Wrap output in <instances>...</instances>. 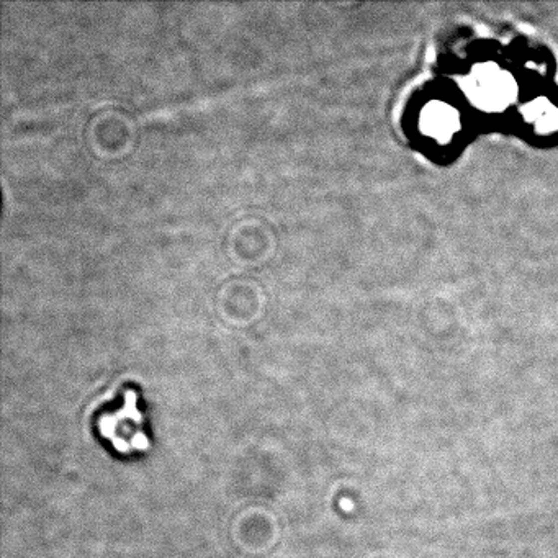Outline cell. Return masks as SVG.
Instances as JSON below:
<instances>
[{
	"label": "cell",
	"mask_w": 558,
	"mask_h": 558,
	"mask_svg": "<svg viewBox=\"0 0 558 558\" xmlns=\"http://www.w3.org/2000/svg\"><path fill=\"white\" fill-rule=\"evenodd\" d=\"M93 427L116 454H144L151 447L146 418L138 403V391L123 386L113 401H103L93 409Z\"/></svg>",
	"instance_id": "1"
},
{
	"label": "cell",
	"mask_w": 558,
	"mask_h": 558,
	"mask_svg": "<svg viewBox=\"0 0 558 558\" xmlns=\"http://www.w3.org/2000/svg\"><path fill=\"white\" fill-rule=\"evenodd\" d=\"M468 92L481 107L496 108L513 98V80L495 67H483L470 77Z\"/></svg>",
	"instance_id": "2"
},
{
	"label": "cell",
	"mask_w": 558,
	"mask_h": 558,
	"mask_svg": "<svg viewBox=\"0 0 558 558\" xmlns=\"http://www.w3.org/2000/svg\"><path fill=\"white\" fill-rule=\"evenodd\" d=\"M459 126L457 113L444 103H431L422 111V130L439 139L447 138Z\"/></svg>",
	"instance_id": "3"
},
{
	"label": "cell",
	"mask_w": 558,
	"mask_h": 558,
	"mask_svg": "<svg viewBox=\"0 0 558 558\" xmlns=\"http://www.w3.org/2000/svg\"><path fill=\"white\" fill-rule=\"evenodd\" d=\"M526 115L529 120L536 121V126L540 131H554L558 128V110L545 100H539V102L529 105L526 108Z\"/></svg>",
	"instance_id": "4"
}]
</instances>
